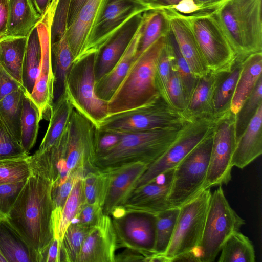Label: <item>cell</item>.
<instances>
[{
	"label": "cell",
	"instance_id": "cell-58",
	"mask_svg": "<svg viewBox=\"0 0 262 262\" xmlns=\"http://www.w3.org/2000/svg\"><path fill=\"white\" fill-rule=\"evenodd\" d=\"M226 0H195L203 11H211L216 9Z\"/></svg>",
	"mask_w": 262,
	"mask_h": 262
},
{
	"label": "cell",
	"instance_id": "cell-44",
	"mask_svg": "<svg viewBox=\"0 0 262 262\" xmlns=\"http://www.w3.org/2000/svg\"><path fill=\"white\" fill-rule=\"evenodd\" d=\"M167 37L171 48L176 68L182 82L188 103L198 78L195 77L192 74L187 62L181 53L170 29L167 34Z\"/></svg>",
	"mask_w": 262,
	"mask_h": 262
},
{
	"label": "cell",
	"instance_id": "cell-35",
	"mask_svg": "<svg viewBox=\"0 0 262 262\" xmlns=\"http://www.w3.org/2000/svg\"><path fill=\"white\" fill-rule=\"evenodd\" d=\"M25 91L24 88H21L7 95L0 101V122L19 143Z\"/></svg>",
	"mask_w": 262,
	"mask_h": 262
},
{
	"label": "cell",
	"instance_id": "cell-60",
	"mask_svg": "<svg viewBox=\"0 0 262 262\" xmlns=\"http://www.w3.org/2000/svg\"><path fill=\"white\" fill-rule=\"evenodd\" d=\"M127 211L123 206H117L114 208L111 212L113 219H119L124 216Z\"/></svg>",
	"mask_w": 262,
	"mask_h": 262
},
{
	"label": "cell",
	"instance_id": "cell-25",
	"mask_svg": "<svg viewBox=\"0 0 262 262\" xmlns=\"http://www.w3.org/2000/svg\"><path fill=\"white\" fill-rule=\"evenodd\" d=\"M217 76L218 73L209 71L198 78L186 111L190 117L214 118L213 98Z\"/></svg>",
	"mask_w": 262,
	"mask_h": 262
},
{
	"label": "cell",
	"instance_id": "cell-5",
	"mask_svg": "<svg viewBox=\"0 0 262 262\" xmlns=\"http://www.w3.org/2000/svg\"><path fill=\"white\" fill-rule=\"evenodd\" d=\"M212 192L202 189L181 205L174 231L165 252L155 254L150 261H199L198 248L201 240Z\"/></svg>",
	"mask_w": 262,
	"mask_h": 262
},
{
	"label": "cell",
	"instance_id": "cell-27",
	"mask_svg": "<svg viewBox=\"0 0 262 262\" xmlns=\"http://www.w3.org/2000/svg\"><path fill=\"white\" fill-rule=\"evenodd\" d=\"M74 110L64 91L53 103L47 130L35 154H41L56 143L66 129Z\"/></svg>",
	"mask_w": 262,
	"mask_h": 262
},
{
	"label": "cell",
	"instance_id": "cell-51",
	"mask_svg": "<svg viewBox=\"0 0 262 262\" xmlns=\"http://www.w3.org/2000/svg\"><path fill=\"white\" fill-rule=\"evenodd\" d=\"M122 136L121 133L96 128L95 135L96 156L114 147L119 142Z\"/></svg>",
	"mask_w": 262,
	"mask_h": 262
},
{
	"label": "cell",
	"instance_id": "cell-18",
	"mask_svg": "<svg viewBox=\"0 0 262 262\" xmlns=\"http://www.w3.org/2000/svg\"><path fill=\"white\" fill-rule=\"evenodd\" d=\"M169 24L179 50L193 75L200 78L209 72L202 55L186 15L173 9L162 10Z\"/></svg>",
	"mask_w": 262,
	"mask_h": 262
},
{
	"label": "cell",
	"instance_id": "cell-41",
	"mask_svg": "<svg viewBox=\"0 0 262 262\" xmlns=\"http://www.w3.org/2000/svg\"><path fill=\"white\" fill-rule=\"evenodd\" d=\"M261 104L262 77L259 79L252 93L246 100L235 115L236 142L247 128L259 106Z\"/></svg>",
	"mask_w": 262,
	"mask_h": 262
},
{
	"label": "cell",
	"instance_id": "cell-14",
	"mask_svg": "<svg viewBox=\"0 0 262 262\" xmlns=\"http://www.w3.org/2000/svg\"><path fill=\"white\" fill-rule=\"evenodd\" d=\"M117 248L136 250L150 260L155 254V217L136 212H129L119 219H113Z\"/></svg>",
	"mask_w": 262,
	"mask_h": 262
},
{
	"label": "cell",
	"instance_id": "cell-59",
	"mask_svg": "<svg viewBox=\"0 0 262 262\" xmlns=\"http://www.w3.org/2000/svg\"><path fill=\"white\" fill-rule=\"evenodd\" d=\"M37 12L42 15L47 10L52 0H32Z\"/></svg>",
	"mask_w": 262,
	"mask_h": 262
},
{
	"label": "cell",
	"instance_id": "cell-39",
	"mask_svg": "<svg viewBox=\"0 0 262 262\" xmlns=\"http://www.w3.org/2000/svg\"><path fill=\"white\" fill-rule=\"evenodd\" d=\"M90 228L79 223H71L61 242V260L76 262Z\"/></svg>",
	"mask_w": 262,
	"mask_h": 262
},
{
	"label": "cell",
	"instance_id": "cell-13",
	"mask_svg": "<svg viewBox=\"0 0 262 262\" xmlns=\"http://www.w3.org/2000/svg\"><path fill=\"white\" fill-rule=\"evenodd\" d=\"M149 10L143 0H104L81 58L97 53L129 19Z\"/></svg>",
	"mask_w": 262,
	"mask_h": 262
},
{
	"label": "cell",
	"instance_id": "cell-55",
	"mask_svg": "<svg viewBox=\"0 0 262 262\" xmlns=\"http://www.w3.org/2000/svg\"><path fill=\"white\" fill-rule=\"evenodd\" d=\"M115 261H146L147 258L139 251L126 248L121 253L115 255Z\"/></svg>",
	"mask_w": 262,
	"mask_h": 262
},
{
	"label": "cell",
	"instance_id": "cell-57",
	"mask_svg": "<svg viewBox=\"0 0 262 262\" xmlns=\"http://www.w3.org/2000/svg\"><path fill=\"white\" fill-rule=\"evenodd\" d=\"M87 0H72L68 17V29L74 21L78 13Z\"/></svg>",
	"mask_w": 262,
	"mask_h": 262
},
{
	"label": "cell",
	"instance_id": "cell-45",
	"mask_svg": "<svg viewBox=\"0 0 262 262\" xmlns=\"http://www.w3.org/2000/svg\"><path fill=\"white\" fill-rule=\"evenodd\" d=\"M88 172L82 167L72 169L70 170L68 177L63 184L53 187L52 199L54 209H62L74 184L79 179L83 178Z\"/></svg>",
	"mask_w": 262,
	"mask_h": 262
},
{
	"label": "cell",
	"instance_id": "cell-40",
	"mask_svg": "<svg viewBox=\"0 0 262 262\" xmlns=\"http://www.w3.org/2000/svg\"><path fill=\"white\" fill-rule=\"evenodd\" d=\"M107 171L96 170L88 172L83 179L84 192L88 204L103 206L108 187Z\"/></svg>",
	"mask_w": 262,
	"mask_h": 262
},
{
	"label": "cell",
	"instance_id": "cell-22",
	"mask_svg": "<svg viewBox=\"0 0 262 262\" xmlns=\"http://www.w3.org/2000/svg\"><path fill=\"white\" fill-rule=\"evenodd\" d=\"M262 154V104L236 142L231 164L243 169Z\"/></svg>",
	"mask_w": 262,
	"mask_h": 262
},
{
	"label": "cell",
	"instance_id": "cell-16",
	"mask_svg": "<svg viewBox=\"0 0 262 262\" xmlns=\"http://www.w3.org/2000/svg\"><path fill=\"white\" fill-rule=\"evenodd\" d=\"M173 169L162 173L147 184L136 188L123 205L127 212L156 216L170 207L167 198Z\"/></svg>",
	"mask_w": 262,
	"mask_h": 262
},
{
	"label": "cell",
	"instance_id": "cell-52",
	"mask_svg": "<svg viewBox=\"0 0 262 262\" xmlns=\"http://www.w3.org/2000/svg\"><path fill=\"white\" fill-rule=\"evenodd\" d=\"M103 207L97 204L86 203L77 219L78 223L90 228L96 225L103 215Z\"/></svg>",
	"mask_w": 262,
	"mask_h": 262
},
{
	"label": "cell",
	"instance_id": "cell-33",
	"mask_svg": "<svg viewBox=\"0 0 262 262\" xmlns=\"http://www.w3.org/2000/svg\"><path fill=\"white\" fill-rule=\"evenodd\" d=\"M41 48L36 25L28 35L23 70V86L30 94L39 75Z\"/></svg>",
	"mask_w": 262,
	"mask_h": 262
},
{
	"label": "cell",
	"instance_id": "cell-42",
	"mask_svg": "<svg viewBox=\"0 0 262 262\" xmlns=\"http://www.w3.org/2000/svg\"><path fill=\"white\" fill-rule=\"evenodd\" d=\"M173 58L171 48L167 37V42L163 48L157 61L155 81L159 94L170 105L171 104L168 93V85Z\"/></svg>",
	"mask_w": 262,
	"mask_h": 262
},
{
	"label": "cell",
	"instance_id": "cell-26",
	"mask_svg": "<svg viewBox=\"0 0 262 262\" xmlns=\"http://www.w3.org/2000/svg\"><path fill=\"white\" fill-rule=\"evenodd\" d=\"M0 252L7 262H38V254L6 220H0Z\"/></svg>",
	"mask_w": 262,
	"mask_h": 262
},
{
	"label": "cell",
	"instance_id": "cell-3",
	"mask_svg": "<svg viewBox=\"0 0 262 262\" xmlns=\"http://www.w3.org/2000/svg\"><path fill=\"white\" fill-rule=\"evenodd\" d=\"M261 10L262 0H226L214 10L238 59L262 52Z\"/></svg>",
	"mask_w": 262,
	"mask_h": 262
},
{
	"label": "cell",
	"instance_id": "cell-9",
	"mask_svg": "<svg viewBox=\"0 0 262 262\" xmlns=\"http://www.w3.org/2000/svg\"><path fill=\"white\" fill-rule=\"evenodd\" d=\"M245 224L229 205L222 186L211 193L198 253L200 262L214 261L226 239Z\"/></svg>",
	"mask_w": 262,
	"mask_h": 262
},
{
	"label": "cell",
	"instance_id": "cell-7",
	"mask_svg": "<svg viewBox=\"0 0 262 262\" xmlns=\"http://www.w3.org/2000/svg\"><path fill=\"white\" fill-rule=\"evenodd\" d=\"M186 16L209 71H230L237 57L214 10Z\"/></svg>",
	"mask_w": 262,
	"mask_h": 262
},
{
	"label": "cell",
	"instance_id": "cell-36",
	"mask_svg": "<svg viewBox=\"0 0 262 262\" xmlns=\"http://www.w3.org/2000/svg\"><path fill=\"white\" fill-rule=\"evenodd\" d=\"M40 121L38 109L25 91L21 117L20 144L28 154L36 143Z\"/></svg>",
	"mask_w": 262,
	"mask_h": 262
},
{
	"label": "cell",
	"instance_id": "cell-31",
	"mask_svg": "<svg viewBox=\"0 0 262 262\" xmlns=\"http://www.w3.org/2000/svg\"><path fill=\"white\" fill-rule=\"evenodd\" d=\"M53 70L54 75V102L64 92L68 73L74 62V57L65 34L51 44Z\"/></svg>",
	"mask_w": 262,
	"mask_h": 262
},
{
	"label": "cell",
	"instance_id": "cell-12",
	"mask_svg": "<svg viewBox=\"0 0 262 262\" xmlns=\"http://www.w3.org/2000/svg\"><path fill=\"white\" fill-rule=\"evenodd\" d=\"M236 144L235 115L230 110L215 119L207 173L203 189L227 184Z\"/></svg>",
	"mask_w": 262,
	"mask_h": 262
},
{
	"label": "cell",
	"instance_id": "cell-29",
	"mask_svg": "<svg viewBox=\"0 0 262 262\" xmlns=\"http://www.w3.org/2000/svg\"><path fill=\"white\" fill-rule=\"evenodd\" d=\"M83 179H79L74 184L62 209H53L52 215L53 237L60 241H62L65 232L72 221L78 219L81 209L86 204Z\"/></svg>",
	"mask_w": 262,
	"mask_h": 262
},
{
	"label": "cell",
	"instance_id": "cell-34",
	"mask_svg": "<svg viewBox=\"0 0 262 262\" xmlns=\"http://www.w3.org/2000/svg\"><path fill=\"white\" fill-rule=\"evenodd\" d=\"M168 20L162 10H149L143 13L141 36L136 58L169 31Z\"/></svg>",
	"mask_w": 262,
	"mask_h": 262
},
{
	"label": "cell",
	"instance_id": "cell-32",
	"mask_svg": "<svg viewBox=\"0 0 262 262\" xmlns=\"http://www.w3.org/2000/svg\"><path fill=\"white\" fill-rule=\"evenodd\" d=\"M242 68V60L237 59L230 71L218 73L213 98L215 119L230 110L232 98Z\"/></svg>",
	"mask_w": 262,
	"mask_h": 262
},
{
	"label": "cell",
	"instance_id": "cell-43",
	"mask_svg": "<svg viewBox=\"0 0 262 262\" xmlns=\"http://www.w3.org/2000/svg\"><path fill=\"white\" fill-rule=\"evenodd\" d=\"M29 157L0 160V184L26 180L32 173Z\"/></svg>",
	"mask_w": 262,
	"mask_h": 262
},
{
	"label": "cell",
	"instance_id": "cell-47",
	"mask_svg": "<svg viewBox=\"0 0 262 262\" xmlns=\"http://www.w3.org/2000/svg\"><path fill=\"white\" fill-rule=\"evenodd\" d=\"M168 93L172 106L178 111L186 112L188 102L182 82L176 68L174 57L171 63Z\"/></svg>",
	"mask_w": 262,
	"mask_h": 262
},
{
	"label": "cell",
	"instance_id": "cell-54",
	"mask_svg": "<svg viewBox=\"0 0 262 262\" xmlns=\"http://www.w3.org/2000/svg\"><path fill=\"white\" fill-rule=\"evenodd\" d=\"M61 242L53 237L48 247L40 254L38 262H61Z\"/></svg>",
	"mask_w": 262,
	"mask_h": 262
},
{
	"label": "cell",
	"instance_id": "cell-11",
	"mask_svg": "<svg viewBox=\"0 0 262 262\" xmlns=\"http://www.w3.org/2000/svg\"><path fill=\"white\" fill-rule=\"evenodd\" d=\"M215 121V119L213 118L199 117L193 118L186 123L171 145L148 166L138 180L136 188L174 168L197 145L213 132Z\"/></svg>",
	"mask_w": 262,
	"mask_h": 262
},
{
	"label": "cell",
	"instance_id": "cell-49",
	"mask_svg": "<svg viewBox=\"0 0 262 262\" xmlns=\"http://www.w3.org/2000/svg\"><path fill=\"white\" fill-rule=\"evenodd\" d=\"M29 156L0 122V160L26 158Z\"/></svg>",
	"mask_w": 262,
	"mask_h": 262
},
{
	"label": "cell",
	"instance_id": "cell-15",
	"mask_svg": "<svg viewBox=\"0 0 262 262\" xmlns=\"http://www.w3.org/2000/svg\"><path fill=\"white\" fill-rule=\"evenodd\" d=\"M69 139L66 161L69 170L82 167L96 170L94 162L96 126L75 108L68 123Z\"/></svg>",
	"mask_w": 262,
	"mask_h": 262
},
{
	"label": "cell",
	"instance_id": "cell-28",
	"mask_svg": "<svg viewBox=\"0 0 262 262\" xmlns=\"http://www.w3.org/2000/svg\"><path fill=\"white\" fill-rule=\"evenodd\" d=\"M41 16L32 0H8L6 36H28Z\"/></svg>",
	"mask_w": 262,
	"mask_h": 262
},
{
	"label": "cell",
	"instance_id": "cell-10",
	"mask_svg": "<svg viewBox=\"0 0 262 262\" xmlns=\"http://www.w3.org/2000/svg\"><path fill=\"white\" fill-rule=\"evenodd\" d=\"M213 132L174 168L167 198L170 207H180L203 189L209 165Z\"/></svg>",
	"mask_w": 262,
	"mask_h": 262
},
{
	"label": "cell",
	"instance_id": "cell-6",
	"mask_svg": "<svg viewBox=\"0 0 262 262\" xmlns=\"http://www.w3.org/2000/svg\"><path fill=\"white\" fill-rule=\"evenodd\" d=\"M193 118L178 111L160 95L141 106L108 115L97 128L121 133L180 127Z\"/></svg>",
	"mask_w": 262,
	"mask_h": 262
},
{
	"label": "cell",
	"instance_id": "cell-30",
	"mask_svg": "<svg viewBox=\"0 0 262 262\" xmlns=\"http://www.w3.org/2000/svg\"><path fill=\"white\" fill-rule=\"evenodd\" d=\"M27 39L28 36H5L0 39V64L22 85Z\"/></svg>",
	"mask_w": 262,
	"mask_h": 262
},
{
	"label": "cell",
	"instance_id": "cell-20",
	"mask_svg": "<svg viewBox=\"0 0 262 262\" xmlns=\"http://www.w3.org/2000/svg\"><path fill=\"white\" fill-rule=\"evenodd\" d=\"M143 13L129 19L97 52L96 81L109 72L121 57L141 25Z\"/></svg>",
	"mask_w": 262,
	"mask_h": 262
},
{
	"label": "cell",
	"instance_id": "cell-24",
	"mask_svg": "<svg viewBox=\"0 0 262 262\" xmlns=\"http://www.w3.org/2000/svg\"><path fill=\"white\" fill-rule=\"evenodd\" d=\"M261 73L262 52L251 54L242 60V70L230 108L235 115L254 90L262 77Z\"/></svg>",
	"mask_w": 262,
	"mask_h": 262
},
{
	"label": "cell",
	"instance_id": "cell-1",
	"mask_svg": "<svg viewBox=\"0 0 262 262\" xmlns=\"http://www.w3.org/2000/svg\"><path fill=\"white\" fill-rule=\"evenodd\" d=\"M56 182L52 172L32 169L6 220L38 254L53 238L52 189Z\"/></svg>",
	"mask_w": 262,
	"mask_h": 262
},
{
	"label": "cell",
	"instance_id": "cell-48",
	"mask_svg": "<svg viewBox=\"0 0 262 262\" xmlns=\"http://www.w3.org/2000/svg\"><path fill=\"white\" fill-rule=\"evenodd\" d=\"M72 0H57L51 27V43L57 41L66 33L68 17Z\"/></svg>",
	"mask_w": 262,
	"mask_h": 262
},
{
	"label": "cell",
	"instance_id": "cell-61",
	"mask_svg": "<svg viewBox=\"0 0 262 262\" xmlns=\"http://www.w3.org/2000/svg\"><path fill=\"white\" fill-rule=\"evenodd\" d=\"M0 262H7L6 258L0 252Z\"/></svg>",
	"mask_w": 262,
	"mask_h": 262
},
{
	"label": "cell",
	"instance_id": "cell-53",
	"mask_svg": "<svg viewBox=\"0 0 262 262\" xmlns=\"http://www.w3.org/2000/svg\"><path fill=\"white\" fill-rule=\"evenodd\" d=\"M23 88L0 64V101L7 95Z\"/></svg>",
	"mask_w": 262,
	"mask_h": 262
},
{
	"label": "cell",
	"instance_id": "cell-56",
	"mask_svg": "<svg viewBox=\"0 0 262 262\" xmlns=\"http://www.w3.org/2000/svg\"><path fill=\"white\" fill-rule=\"evenodd\" d=\"M8 16V0H0V39L6 36Z\"/></svg>",
	"mask_w": 262,
	"mask_h": 262
},
{
	"label": "cell",
	"instance_id": "cell-50",
	"mask_svg": "<svg viewBox=\"0 0 262 262\" xmlns=\"http://www.w3.org/2000/svg\"><path fill=\"white\" fill-rule=\"evenodd\" d=\"M26 180L0 184V220L6 219Z\"/></svg>",
	"mask_w": 262,
	"mask_h": 262
},
{
	"label": "cell",
	"instance_id": "cell-2",
	"mask_svg": "<svg viewBox=\"0 0 262 262\" xmlns=\"http://www.w3.org/2000/svg\"><path fill=\"white\" fill-rule=\"evenodd\" d=\"M183 126L122 133L114 147L96 156L95 169L106 171L136 162L149 165L171 145Z\"/></svg>",
	"mask_w": 262,
	"mask_h": 262
},
{
	"label": "cell",
	"instance_id": "cell-37",
	"mask_svg": "<svg viewBox=\"0 0 262 262\" xmlns=\"http://www.w3.org/2000/svg\"><path fill=\"white\" fill-rule=\"evenodd\" d=\"M219 262H254L253 245L248 237L239 231L233 233L225 242Z\"/></svg>",
	"mask_w": 262,
	"mask_h": 262
},
{
	"label": "cell",
	"instance_id": "cell-23",
	"mask_svg": "<svg viewBox=\"0 0 262 262\" xmlns=\"http://www.w3.org/2000/svg\"><path fill=\"white\" fill-rule=\"evenodd\" d=\"M142 26V20L136 33L119 61L109 72L96 81V94L101 99L107 102L109 101L135 60L141 36Z\"/></svg>",
	"mask_w": 262,
	"mask_h": 262
},
{
	"label": "cell",
	"instance_id": "cell-21",
	"mask_svg": "<svg viewBox=\"0 0 262 262\" xmlns=\"http://www.w3.org/2000/svg\"><path fill=\"white\" fill-rule=\"evenodd\" d=\"M104 0H87L66 35L74 57L79 60L84 52L91 32Z\"/></svg>",
	"mask_w": 262,
	"mask_h": 262
},
{
	"label": "cell",
	"instance_id": "cell-17",
	"mask_svg": "<svg viewBox=\"0 0 262 262\" xmlns=\"http://www.w3.org/2000/svg\"><path fill=\"white\" fill-rule=\"evenodd\" d=\"M117 249L112 219L104 214L90 228L76 262H114Z\"/></svg>",
	"mask_w": 262,
	"mask_h": 262
},
{
	"label": "cell",
	"instance_id": "cell-38",
	"mask_svg": "<svg viewBox=\"0 0 262 262\" xmlns=\"http://www.w3.org/2000/svg\"><path fill=\"white\" fill-rule=\"evenodd\" d=\"M179 212V208H170L155 216V254H163L166 250L174 231Z\"/></svg>",
	"mask_w": 262,
	"mask_h": 262
},
{
	"label": "cell",
	"instance_id": "cell-46",
	"mask_svg": "<svg viewBox=\"0 0 262 262\" xmlns=\"http://www.w3.org/2000/svg\"><path fill=\"white\" fill-rule=\"evenodd\" d=\"M150 10L173 9L184 15L203 11L195 0H143Z\"/></svg>",
	"mask_w": 262,
	"mask_h": 262
},
{
	"label": "cell",
	"instance_id": "cell-8",
	"mask_svg": "<svg viewBox=\"0 0 262 262\" xmlns=\"http://www.w3.org/2000/svg\"><path fill=\"white\" fill-rule=\"evenodd\" d=\"M97 53L74 62L67 76L64 91L74 108L97 128L108 115V102L95 92V67Z\"/></svg>",
	"mask_w": 262,
	"mask_h": 262
},
{
	"label": "cell",
	"instance_id": "cell-19",
	"mask_svg": "<svg viewBox=\"0 0 262 262\" xmlns=\"http://www.w3.org/2000/svg\"><path fill=\"white\" fill-rule=\"evenodd\" d=\"M148 166L145 163L136 162L106 170L108 182L103 206L104 214L110 216L114 208L123 206Z\"/></svg>",
	"mask_w": 262,
	"mask_h": 262
},
{
	"label": "cell",
	"instance_id": "cell-4",
	"mask_svg": "<svg viewBox=\"0 0 262 262\" xmlns=\"http://www.w3.org/2000/svg\"><path fill=\"white\" fill-rule=\"evenodd\" d=\"M167 34L135 59L108 101V115L141 106L160 95L156 84L155 71L158 57L167 42Z\"/></svg>",
	"mask_w": 262,
	"mask_h": 262
}]
</instances>
